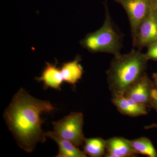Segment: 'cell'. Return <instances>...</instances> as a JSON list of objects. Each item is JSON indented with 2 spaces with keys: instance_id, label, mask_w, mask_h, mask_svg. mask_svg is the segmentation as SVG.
Segmentation results:
<instances>
[{
  "instance_id": "obj_1",
  "label": "cell",
  "mask_w": 157,
  "mask_h": 157,
  "mask_svg": "<svg viewBox=\"0 0 157 157\" xmlns=\"http://www.w3.org/2000/svg\"><path fill=\"white\" fill-rule=\"evenodd\" d=\"M56 109L49 101L34 98L23 89L15 94L4 117L21 148L32 152L39 142L46 141L42 130L45 120L41 115L43 113L53 112Z\"/></svg>"
},
{
  "instance_id": "obj_2",
  "label": "cell",
  "mask_w": 157,
  "mask_h": 157,
  "mask_svg": "<svg viewBox=\"0 0 157 157\" xmlns=\"http://www.w3.org/2000/svg\"><path fill=\"white\" fill-rule=\"evenodd\" d=\"M148 61L145 54L135 48L128 53L114 56L106 72L112 97L124 95L132 84L144 75Z\"/></svg>"
},
{
  "instance_id": "obj_3",
  "label": "cell",
  "mask_w": 157,
  "mask_h": 157,
  "mask_svg": "<svg viewBox=\"0 0 157 157\" xmlns=\"http://www.w3.org/2000/svg\"><path fill=\"white\" fill-rule=\"evenodd\" d=\"M107 1L104 3L105 18L103 25L97 31L86 34L79 43L91 53L104 52L116 56L121 54L124 35L111 18Z\"/></svg>"
},
{
  "instance_id": "obj_4",
  "label": "cell",
  "mask_w": 157,
  "mask_h": 157,
  "mask_svg": "<svg viewBox=\"0 0 157 157\" xmlns=\"http://www.w3.org/2000/svg\"><path fill=\"white\" fill-rule=\"evenodd\" d=\"M83 124L82 113L72 112L62 119L52 122L53 132L59 137L69 140L78 147L83 145L85 139Z\"/></svg>"
},
{
  "instance_id": "obj_5",
  "label": "cell",
  "mask_w": 157,
  "mask_h": 157,
  "mask_svg": "<svg viewBox=\"0 0 157 157\" xmlns=\"http://www.w3.org/2000/svg\"><path fill=\"white\" fill-rule=\"evenodd\" d=\"M157 41V13L151 6L148 14L140 23L132 39L133 48L140 51Z\"/></svg>"
},
{
  "instance_id": "obj_6",
  "label": "cell",
  "mask_w": 157,
  "mask_h": 157,
  "mask_svg": "<svg viewBox=\"0 0 157 157\" xmlns=\"http://www.w3.org/2000/svg\"><path fill=\"white\" fill-rule=\"evenodd\" d=\"M126 12L134 39L139 25L148 14L151 8V0H113Z\"/></svg>"
},
{
  "instance_id": "obj_7",
  "label": "cell",
  "mask_w": 157,
  "mask_h": 157,
  "mask_svg": "<svg viewBox=\"0 0 157 157\" xmlns=\"http://www.w3.org/2000/svg\"><path fill=\"white\" fill-rule=\"evenodd\" d=\"M155 87L153 82L145 73L127 90L124 95L148 107L152 91Z\"/></svg>"
},
{
  "instance_id": "obj_8",
  "label": "cell",
  "mask_w": 157,
  "mask_h": 157,
  "mask_svg": "<svg viewBox=\"0 0 157 157\" xmlns=\"http://www.w3.org/2000/svg\"><path fill=\"white\" fill-rule=\"evenodd\" d=\"M106 141L107 157H135L137 154L133 148L130 140L124 137H114Z\"/></svg>"
},
{
  "instance_id": "obj_9",
  "label": "cell",
  "mask_w": 157,
  "mask_h": 157,
  "mask_svg": "<svg viewBox=\"0 0 157 157\" xmlns=\"http://www.w3.org/2000/svg\"><path fill=\"white\" fill-rule=\"evenodd\" d=\"M113 104L121 114L131 117H137L148 113L147 107L136 103L124 95L112 97Z\"/></svg>"
},
{
  "instance_id": "obj_10",
  "label": "cell",
  "mask_w": 157,
  "mask_h": 157,
  "mask_svg": "<svg viewBox=\"0 0 157 157\" xmlns=\"http://www.w3.org/2000/svg\"><path fill=\"white\" fill-rule=\"evenodd\" d=\"M57 61L55 63L46 62L45 68L42 71L41 76L35 78L39 82H42L44 89L48 88L60 90L61 86L63 82L60 68L57 66Z\"/></svg>"
},
{
  "instance_id": "obj_11",
  "label": "cell",
  "mask_w": 157,
  "mask_h": 157,
  "mask_svg": "<svg viewBox=\"0 0 157 157\" xmlns=\"http://www.w3.org/2000/svg\"><path fill=\"white\" fill-rule=\"evenodd\" d=\"M81 57L77 55L71 61L63 63L60 70L64 82L75 87L76 83L82 77L83 69L80 62Z\"/></svg>"
},
{
  "instance_id": "obj_12",
  "label": "cell",
  "mask_w": 157,
  "mask_h": 157,
  "mask_svg": "<svg viewBox=\"0 0 157 157\" xmlns=\"http://www.w3.org/2000/svg\"><path fill=\"white\" fill-rule=\"evenodd\" d=\"M46 137L54 140L59 146L57 157H86L84 151L80 150L78 147L69 140L59 137L53 132H48L45 133Z\"/></svg>"
},
{
  "instance_id": "obj_13",
  "label": "cell",
  "mask_w": 157,
  "mask_h": 157,
  "mask_svg": "<svg viewBox=\"0 0 157 157\" xmlns=\"http://www.w3.org/2000/svg\"><path fill=\"white\" fill-rule=\"evenodd\" d=\"M106 150V141L101 137L86 138L83 151L90 157H101L104 155Z\"/></svg>"
},
{
  "instance_id": "obj_14",
  "label": "cell",
  "mask_w": 157,
  "mask_h": 157,
  "mask_svg": "<svg viewBox=\"0 0 157 157\" xmlns=\"http://www.w3.org/2000/svg\"><path fill=\"white\" fill-rule=\"evenodd\" d=\"M133 148L137 154L149 157H157V152L149 138L141 137L135 140H130Z\"/></svg>"
},
{
  "instance_id": "obj_15",
  "label": "cell",
  "mask_w": 157,
  "mask_h": 157,
  "mask_svg": "<svg viewBox=\"0 0 157 157\" xmlns=\"http://www.w3.org/2000/svg\"><path fill=\"white\" fill-rule=\"evenodd\" d=\"M147 52L145 54L147 59L157 61V41L147 46Z\"/></svg>"
},
{
  "instance_id": "obj_16",
  "label": "cell",
  "mask_w": 157,
  "mask_h": 157,
  "mask_svg": "<svg viewBox=\"0 0 157 157\" xmlns=\"http://www.w3.org/2000/svg\"><path fill=\"white\" fill-rule=\"evenodd\" d=\"M148 107H151L157 112V88L155 86L152 91Z\"/></svg>"
},
{
  "instance_id": "obj_17",
  "label": "cell",
  "mask_w": 157,
  "mask_h": 157,
  "mask_svg": "<svg viewBox=\"0 0 157 157\" xmlns=\"http://www.w3.org/2000/svg\"><path fill=\"white\" fill-rule=\"evenodd\" d=\"M151 2L152 7L157 13V0H151Z\"/></svg>"
},
{
  "instance_id": "obj_18",
  "label": "cell",
  "mask_w": 157,
  "mask_h": 157,
  "mask_svg": "<svg viewBox=\"0 0 157 157\" xmlns=\"http://www.w3.org/2000/svg\"><path fill=\"white\" fill-rule=\"evenodd\" d=\"M144 128L146 130L153 128H157V123L152 124H151L149 125L146 126L144 127Z\"/></svg>"
},
{
  "instance_id": "obj_19",
  "label": "cell",
  "mask_w": 157,
  "mask_h": 157,
  "mask_svg": "<svg viewBox=\"0 0 157 157\" xmlns=\"http://www.w3.org/2000/svg\"><path fill=\"white\" fill-rule=\"evenodd\" d=\"M152 78L155 86L157 88V73H154L152 74Z\"/></svg>"
}]
</instances>
